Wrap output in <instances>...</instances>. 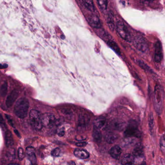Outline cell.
Returning a JSON list of instances; mask_svg holds the SVG:
<instances>
[{
	"mask_svg": "<svg viewBox=\"0 0 165 165\" xmlns=\"http://www.w3.org/2000/svg\"><path fill=\"white\" fill-rule=\"evenodd\" d=\"M29 102L25 97H22L18 100L14 106V111L15 115L20 119H24L28 115Z\"/></svg>",
	"mask_w": 165,
	"mask_h": 165,
	"instance_id": "cell-1",
	"label": "cell"
},
{
	"mask_svg": "<svg viewBox=\"0 0 165 165\" xmlns=\"http://www.w3.org/2000/svg\"><path fill=\"white\" fill-rule=\"evenodd\" d=\"M29 118L31 125L36 130H40L43 127L41 115L36 110H31L29 113Z\"/></svg>",
	"mask_w": 165,
	"mask_h": 165,
	"instance_id": "cell-2",
	"label": "cell"
},
{
	"mask_svg": "<svg viewBox=\"0 0 165 165\" xmlns=\"http://www.w3.org/2000/svg\"><path fill=\"white\" fill-rule=\"evenodd\" d=\"M164 92L162 88L157 86L155 88L154 97V106L157 112L161 113L163 107Z\"/></svg>",
	"mask_w": 165,
	"mask_h": 165,
	"instance_id": "cell-3",
	"label": "cell"
},
{
	"mask_svg": "<svg viewBox=\"0 0 165 165\" xmlns=\"http://www.w3.org/2000/svg\"><path fill=\"white\" fill-rule=\"evenodd\" d=\"M125 135L130 137H139L141 136V132L137 122L135 121H130L125 131Z\"/></svg>",
	"mask_w": 165,
	"mask_h": 165,
	"instance_id": "cell-4",
	"label": "cell"
},
{
	"mask_svg": "<svg viewBox=\"0 0 165 165\" xmlns=\"http://www.w3.org/2000/svg\"><path fill=\"white\" fill-rule=\"evenodd\" d=\"M116 30L119 36L123 40L127 42L131 41V36L128 29L124 23L121 22H118L116 24Z\"/></svg>",
	"mask_w": 165,
	"mask_h": 165,
	"instance_id": "cell-5",
	"label": "cell"
},
{
	"mask_svg": "<svg viewBox=\"0 0 165 165\" xmlns=\"http://www.w3.org/2000/svg\"><path fill=\"white\" fill-rule=\"evenodd\" d=\"M43 127L51 128L55 123L56 118L54 115L49 113H46L41 115Z\"/></svg>",
	"mask_w": 165,
	"mask_h": 165,
	"instance_id": "cell-6",
	"label": "cell"
},
{
	"mask_svg": "<svg viewBox=\"0 0 165 165\" xmlns=\"http://www.w3.org/2000/svg\"><path fill=\"white\" fill-rule=\"evenodd\" d=\"M135 45L139 51L142 53L146 52L148 48V44L143 37H137L135 40Z\"/></svg>",
	"mask_w": 165,
	"mask_h": 165,
	"instance_id": "cell-7",
	"label": "cell"
},
{
	"mask_svg": "<svg viewBox=\"0 0 165 165\" xmlns=\"http://www.w3.org/2000/svg\"><path fill=\"white\" fill-rule=\"evenodd\" d=\"M163 59L162 44L160 41L156 42L155 45V54H154V61L156 63H159Z\"/></svg>",
	"mask_w": 165,
	"mask_h": 165,
	"instance_id": "cell-8",
	"label": "cell"
},
{
	"mask_svg": "<svg viewBox=\"0 0 165 165\" xmlns=\"http://www.w3.org/2000/svg\"><path fill=\"white\" fill-rule=\"evenodd\" d=\"M19 96V92L16 90L11 92L9 95L8 96L6 100V105L7 108H11L12 106Z\"/></svg>",
	"mask_w": 165,
	"mask_h": 165,
	"instance_id": "cell-9",
	"label": "cell"
},
{
	"mask_svg": "<svg viewBox=\"0 0 165 165\" xmlns=\"http://www.w3.org/2000/svg\"><path fill=\"white\" fill-rule=\"evenodd\" d=\"M88 22L92 27L96 29H99L102 26L100 20L97 15H92L88 18Z\"/></svg>",
	"mask_w": 165,
	"mask_h": 165,
	"instance_id": "cell-10",
	"label": "cell"
},
{
	"mask_svg": "<svg viewBox=\"0 0 165 165\" xmlns=\"http://www.w3.org/2000/svg\"><path fill=\"white\" fill-rule=\"evenodd\" d=\"M109 127L118 131H122L125 127V123L120 121H114L110 123Z\"/></svg>",
	"mask_w": 165,
	"mask_h": 165,
	"instance_id": "cell-11",
	"label": "cell"
},
{
	"mask_svg": "<svg viewBox=\"0 0 165 165\" xmlns=\"http://www.w3.org/2000/svg\"><path fill=\"white\" fill-rule=\"evenodd\" d=\"M27 156L28 158L32 164H35L36 162V158L35 150L34 148L32 147H28L26 150Z\"/></svg>",
	"mask_w": 165,
	"mask_h": 165,
	"instance_id": "cell-12",
	"label": "cell"
},
{
	"mask_svg": "<svg viewBox=\"0 0 165 165\" xmlns=\"http://www.w3.org/2000/svg\"><path fill=\"white\" fill-rule=\"evenodd\" d=\"M122 150L119 145L112 147L110 151V154L114 159H118L122 154Z\"/></svg>",
	"mask_w": 165,
	"mask_h": 165,
	"instance_id": "cell-13",
	"label": "cell"
},
{
	"mask_svg": "<svg viewBox=\"0 0 165 165\" xmlns=\"http://www.w3.org/2000/svg\"><path fill=\"white\" fill-rule=\"evenodd\" d=\"M135 158L129 154H125L121 158V163L123 165H132L134 164Z\"/></svg>",
	"mask_w": 165,
	"mask_h": 165,
	"instance_id": "cell-14",
	"label": "cell"
},
{
	"mask_svg": "<svg viewBox=\"0 0 165 165\" xmlns=\"http://www.w3.org/2000/svg\"><path fill=\"white\" fill-rule=\"evenodd\" d=\"M74 155L79 159H87L89 157L90 154L88 152L84 149H76L74 151Z\"/></svg>",
	"mask_w": 165,
	"mask_h": 165,
	"instance_id": "cell-15",
	"label": "cell"
},
{
	"mask_svg": "<svg viewBox=\"0 0 165 165\" xmlns=\"http://www.w3.org/2000/svg\"><path fill=\"white\" fill-rule=\"evenodd\" d=\"M143 149L141 144H137L135 147L133 151V155L135 158H141L143 156Z\"/></svg>",
	"mask_w": 165,
	"mask_h": 165,
	"instance_id": "cell-16",
	"label": "cell"
},
{
	"mask_svg": "<svg viewBox=\"0 0 165 165\" xmlns=\"http://www.w3.org/2000/svg\"><path fill=\"white\" fill-rule=\"evenodd\" d=\"M118 137L119 136L117 134L112 132H109L105 135V139L108 143L112 144L117 140Z\"/></svg>",
	"mask_w": 165,
	"mask_h": 165,
	"instance_id": "cell-17",
	"label": "cell"
},
{
	"mask_svg": "<svg viewBox=\"0 0 165 165\" xmlns=\"http://www.w3.org/2000/svg\"><path fill=\"white\" fill-rule=\"evenodd\" d=\"M5 141L7 147L12 146L14 144V139L13 138L12 134L9 130H7L5 134Z\"/></svg>",
	"mask_w": 165,
	"mask_h": 165,
	"instance_id": "cell-18",
	"label": "cell"
},
{
	"mask_svg": "<svg viewBox=\"0 0 165 165\" xmlns=\"http://www.w3.org/2000/svg\"><path fill=\"white\" fill-rule=\"evenodd\" d=\"M106 122V119L104 117H99L95 119L94 122V127L100 129L104 126Z\"/></svg>",
	"mask_w": 165,
	"mask_h": 165,
	"instance_id": "cell-19",
	"label": "cell"
},
{
	"mask_svg": "<svg viewBox=\"0 0 165 165\" xmlns=\"http://www.w3.org/2000/svg\"><path fill=\"white\" fill-rule=\"evenodd\" d=\"M80 1L89 11L92 12L94 11V4L93 0H80Z\"/></svg>",
	"mask_w": 165,
	"mask_h": 165,
	"instance_id": "cell-20",
	"label": "cell"
},
{
	"mask_svg": "<svg viewBox=\"0 0 165 165\" xmlns=\"http://www.w3.org/2000/svg\"><path fill=\"white\" fill-rule=\"evenodd\" d=\"M107 44L110 48H112L114 51H115V53L119 55L121 54L120 49L116 42H114L112 40H109Z\"/></svg>",
	"mask_w": 165,
	"mask_h": 165,
	"instance_id": "cell-21",
	"label": "cell"
},
{
	"mask_svg": "<svg viewBox=\"0 0 165 165\" xmlns=\"http://www.w3.org/2000/svg\"><path fill=\"white\" fill-rule=\"evenodd\" d=\"M93 137L96 141H99L102 139V134L99 129L94 128L93 132Z\"/></svg>",
	"mask_w": 165,
	"mask_h": 165,
	"instance_id": "cell-22",
	"label": "cell"
},
{
	"mask_svg": "<svg viewBox=\"0 0 165 165\" xmlns=\"http://www.w3.org/2000/svg\"><path fill=\"white\" fill-rule=\"evenodd\" d=\"M97 3L102 11H106L108 8V0H97Z\"/></svg>",
	"mask_w": 165,
	"mask_h": 165,
	"instance_id": "cell-23",
	"label": "cell"
},
{
	"mask_svg": "<svg viewBox=\"0 0 165 165\" xmlns=\"http://www.w3.org/2000/svg\"><path fill=\"white\" fill-rule=\"evenodd\" d=\"M106 22L108 23V27L110 28V30L111 31H113L114 29V22L113 20V15L111 14H110L108 15L106 19Z\"/></svg>",
	"mask_w": 165,
	"mask_h": 165,
	"instance_id": "cell-24",
	"label": "cell"
},
{
	"mask_svg": "<svg viewBox=\"0 0 165 165\" xmlns=\"http://www.w3.org/2000/svg\"><path fill=\"white\" fill-rule=\"evenodd\" d=\"M8 91V84L7 82H4L0 88V94L2 97H5L7 94Z\"/></svg>",
	"mask_w": 165,
	"mask_h": 165,
	"instance_id": "cell-25",
	"label": "cell"
},
{
	"mask_svg": "<svg viewBox=\"0 0 165 165\" xmlns=\"http://www.w3.org/2000/svg\"><path fill=\"white\" fill-rule=\"evenodd\" d=\"M149 129H150V132H151V134H153V130L154 129V118L152 113H151L149 114Z\"/></svg>",
	"mask_w": 165,
	"mask_h": 165,
	"instance_id": "cell-26",
	"label": "cell"
},
{
	"mask_svg": "<svg viewBox=\"0 0 165 165\" xmlns=\"http://www.w3.org/2000/svg\"><path fill=\"white\" fill-rule=\"evenodd\" d=\"M160 149L162 153L164 154L165 150V135H163V136L161 137L160 141Z\"/></svg>",
	"mask_w": 165,
	"mask_h": 165,
	"instance_id": "cell-27",
	"label": "cell"
},
{
	"mask_svg": "<svg viewBox=\"0 0 165 165\" xmlns=\"http://www.w3.org/2000/svg\"><path fill=\"white\" fill-rule=\"evenodd\" d=\"M137 63L142 69H143L146 71H150V72L151 71V69H150V67H148L146 64H145L143 62H142L141 60H139L137 61Z\"/></svg>",
	"mask_w": 165,
	"mask_h": 165,
	"instance_id": "cell-28",
	"label": "cell"
},
{
	"mask_svg": "<svg viewBox=\"0 0 165 165\" xmlns=\"http://www.w3.org/2000/svg\"><path fill=\"white\" fill-rule=\"evenodd\" d=\"M18 158H19L20 160H23L24 158L25 154L22 148H20L18 149Z\"/></svg>",
	"mask_w": 165,
	"mask_h": 165,
	"instance_id": "cell-29",
	"label": "cell"
},
{
	"mask_svg": "<svg viewBox=\"0 0 165 165\" xmlns=\"http://www.w3.org/2000/svg\"><path fill=\"white\" fill-rule=\"evenodd\" d=\"M61 152V149L60 148H55L51 152V155L53 156H55V157L59 156L60 155Z\"/></svg>",
	"mask_w": 165,
	"mask_h": 165,
	"instance_id": "cell-30",
	"label": "cell"
},
{
	"mask_svg": "<svg viewBox=\"0 0 165 165\" xmlns=\"http://www.w3.org/2000/svg\"><path fill=\"white\" fill-rule=\"evenodd\" d=\"M5 116H6V118L7 119L8 122V123H9L10 125H11V127H14L15 125H14V122H13L12 118L8 115H7V114H5Z\"/></svg>",
	"mask_w": 165,
	"mask_h": 165,
	"instance_id": "cell-31",
	"label": "cell"
},
{
	"mask_svg": "<svg viewBox=\"0 0 165 165\" xmlns=\"http://www.w3.org/2000/svg\"><path fill=\"white\" fill-rule=\"evenodd\" d=\"M87 144V143L86 142H78L76 143V145L78 147H84Z\"/></svg>",
	"mask_w": 165,
	"mask_h": 165,
	"instance_id": "cell-32",
	"label": "cell"
},
{
	"mask_svg": "<svg viewBox=\"0 0 165 165\" xmlns=\"http://www.w3.org/2000/svg\"><path fill=\"white\" fill-rule=\"evenodd\" d=\"M154 0H141V2L144 4H149L151 3Z\"/></svg>",
	"mask_w": 165,
	"mask_h": 165,
	"instance_id": "cell-33",
	"label": "cell"
},
{
	"mask_svg": "<svg viewBox=\"0 0 165 165\" xmlns=\"http://www.w3.org/2000/svg\"><path fill=\"white\" fill-rule=\"evenodd\" d=\"M65 131L63 130H61L59 131V132L58 133V135L59 136V137H63L64 135H65Z\"/></svg>",
	"mask_w": 165,
	"mask_h": 165,
	"instance_id": "cell-34",
	"label": "cell"
},
{
	"mask_svg": "<svg viewBox=\"0 0 165 165\" xmlns=\"http://www.w3.org/2000/svg\"><path fill=\"white\" fill-rule=\"evenodd\" d=\"M8 65L7 64H1L0 63V69H5V68H7Z\"/></svg>",
	"mask_w": 165,
	"mask_h": 165,
	"instance_id": "cell-35",
	"label": "cell"
},
{
	"mask_svg": "<svg viewBox=\"0 0 165 165\" xmlns=\"http://www.w3.org/2000/svg\"><path fill=\"white\" fill-rule=\"evenodd\" d=\"M5 123V120H4V119H3L1 114H0V123L3 124V123Z\"/></svg>",
	"mask_w": 165,
	"mask_h": 165,
	"instance_id": "cell-36",
	"label": "cell"
},
{
	"mask_svg": "<svg viewBox=\"0 0 165 165\" xmlns=\"http://www.w3.org/2000/svg\"><path fill=\"white\" fill-rule=\"evenodd\" d=\"M14 132L15 133V134L17 135V136L18 137H21V136H20V134L19 132V131H18L17 130H14Z\"/></svg>",
	"mask_w": 165,
	"mask_h": 165,
	"instance_id": "cell-37",
	"label": "cell"
}]
</instances>
